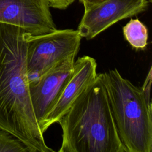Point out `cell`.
I'll use <instances>...</instances> for the list:
<instances>
[{
	"mask_svg": "<svg viewBox=\"0 0 152 152\" xmlns=\"http://www.w3.org/2000/svg\"><path fill=\"white\" fill-rule=\"evenodd\" d=\"M103 1V0H79V1L83 5L84 9L88 8Z\"/></svg>",
	"mask_w": 152,
	"mask_h": 152,
	"instance_id": "4fadbf2b",
	"label": "cell"
},
{
	"mask_svg": "<svg viewBox=\"0 0 152 152\" xmlns=\"http://www.w3.org/2000/svg\"><path fill=\"white\" fill-rule=\"evenodd\" d=\"M75 0H49L50 7L65 10Z\"/></svg>",
	"mask_w": 152,
	"mask_h": 152,
	"instance_id": "7c38bea8",
	"label": "cell"
},
{
	"mask_svg": "<svg viewBox=\"0 0 152 152\" xmlns=\"http://www.w3.org/2000/svg\"><path fill=\"white\" fill-rule=\"evenodd\" d=\"M147 0H103L84 9L78 24L81 37L91 40L118 21L145 11Z\"/></svg>",
	"mask_w": 152,
	"mask_h": 152,
	"instance_id": "5b68a950",
	"label": "cell"
},
{
	"mask_svg": "<svg viewBox=\"0 0 152 152\" xmlns=\"http://www.w3.org/2000/svg\"><path fill=\"white\" fill-rule=\"evenodd\" d=\"M29 34L0 22V130L19 140L30 152H53L45 142L31 104L26 64Z\"/></svg>",
	"mask_w": 152,
	"mask_h": 152,
	"instance_id": "6da1fadb",
	"label": "cell"
},
{
	"mask_svg": "<svg viewBox=\"0 0 152 152\" xmlns=\"http://www.w3.org/2000/svg\"><path fill=\"white\" fill-rule=\"evenodd\" d=\"M0 152H30L17 138L10 134L0 130Z\"/></svg>",
	"mask_w": 152,
	"mask_h": 152,
	"instance_id": "30bf717a",
	"label": "cell"
},
{
	"mask_svg": "<svg viewBox=\"0 0 152 152\" xmlns=\"http://www.w3.org/2000/svg\"><path fill=\"white\" fill-rule=\"evenodd\" d=\"M49 0H0V22L22 28L31 36L42 35L57 28Z\"/></svg>",
	"mask_w": 152,
	"mask_h": 152,
	"instance_id": "8992f818",
	"label": "cell"
},
{
	"mask_svg": "<svg viewBox=\"0 0 152 152\" xmlns=\"http://www.w3.org/2000/svg\"><path fill=\"white\" fill-rule=\"evenodd\" d=\"M77 55L61 61L36 80L29 83V91L34 115L41 123L71 77Z\"/></svg>",
	"mask_w": 152,
	"mask_h": 152,
	"instance_id": "52a82bcc",
	"label": "cell"
},
{
	"mask_svg": "<svg viewBox=\"0 0 152 152\" xmlns=\"http://www.w3.org/2000/svg\"><path fill=\"white\" fill-rule=\"evenodd\" d=\"M151 67L150 68L149 72L147 75L146 79L143 84L142 88H141L146 102L148 104L151 105V98H150V90H151Z\"/></svg>",
	"mask_w": 152,
	"mask_h": 152,
	"instance_id": "8fae6325",
	"label": "cell"
},
{
	"mask_svg": "<svg viewBox=\"0 0 152 152\" xmlns=\"http://www.w3.org/2000/svg\"><path fill=\"white\" fill-rule=\"evenodd\" d=\"M122 31L125 39L133 48L144 49L147 45L148 29L138 19H131L123 27Z\"/></svg>",
	"mask_w": 152,
	"mask_h": 152,
	"instance_id": "9c48e42d",
	"label": "cell"
},
{
	"mask_svg": "<svg viewBox=\"0 0 152 152\" xmlns=\"http://www.w3.org/2000/svg\"><path fill=\"white\" fill-rule=\"evenodd\" d=\"M59 152H127L112 116L103 73L97 74L58 122Z\"/></svg>",
	"mask_w": 152,
	"mask_h": 152,
	"instance_id": "7a4b0ae2",
	"label": "cell"
},
{
	"mask_svg": "<svg viewBox=\"0 0 152 152\" xmlns=\"http://www.w3.org/2000/svg\"><path fill=\"white\" fill-rule=\"evenodd\" d=\"M97 74V62L93 58L84 55L74 62L71 77L39 125L43 134L52 124L59 121L78 96L94 80Z\"/></svg>",
	"mask_w": 152,
	"mask_h": 152,
	"instance_id": "ba28073f",
	"label": "cell"
},
{
	"mask_svg": "<svg viewBox=\"0 0 152 152\" xmlns=\"http://www.w3.org/2000/svg\"><path fill=\"white\" fill-rule=\"evenodd\" d=\"M147 1L149 2V3H151L152 2V0H147Z\"/></svg>",
	"mask_w": 152,
	"mask_h": 152,
	"instance_id": "5bb4252c",
	"label": "cell"
},
{
	"mask_svg": "<svg viewBox=\"0 0 152 152\" xmlns=\"http://www.w3.org/2000/svg\"><path fill=\"white\" fill-rule=\"evenodd\" d=\"M82 37L77 30L56 29L37 36L28 35L26 64L29 83L66 59L77 55Z\"/></svg>",
	"mask_w": 152,
	"mask_h": 152,
	"instance_id": "277c9868",
	"label": "cell"
},
{
	"mask_svg": "<svg viewBox=\"0 0 152 152\" xmlns=\"http://www.w3.org/2000/svg\"><path fill=\"white\" fill-rule=\"evenodd\" d=\"M112 116L127 152L152 151V107L116 68L103 73Z\"/></svg>",
	"mask_w": 152,
	"mask_h": 152,
	"instance_id": "3957f363",
	"label": "cell"
}]
</instances>
